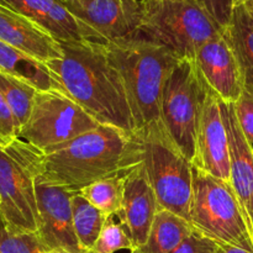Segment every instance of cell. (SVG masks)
Masks as SVG:
<instances>
[{
  "mask_svg": "<svg viewBox=\"0 0 253 253\" xmlns=\"http://www.w3.org/2000/svg\"><path fill=\"white\" fill-rule=\"evenodd\" d=\"M190 224L219 245L253 251V240L231 185L194 166Z\"/></svg>",
  "mask_w": 253,
  "mask_h": 253,
  "instance_id": "6",
  "label": "cell"
},
{
  "mask_svg": "<svg viewBox=\"0 0 253 253\" xmlns=\"http://www.w3.org/2000/svg\"><path fill=\"white\" fill-rule=\"evenodd\" d=\"M71 1L78 2V4H84V2H88L89 0H71Z\"/></svg>",
  "mask_w": 253,
  "mask_h": 253,
  "instance_id": "32",
  "label": "cell"
},
{
  "mask_svg": "<svg viewBox=\"0 0 253 253\" xmlns=\"http://www.w3.org/2000/svg\"><path fill=\"white\" fill-rule=\"evenodd\" d=\"M72 212L74 231L79 245L84 252L89 253L109 217L90 204L81 193L72 194Z\"/></svg>",
  "mask_w": 253,
  "mask_h": 253,
  "instance_id": "21",
  "label": "cell"
},
{
  "mask_svg": "<svg viewBox=\"0 0 253 253\" xmlns=\"http://www.w3.org/2000/svg\"><path fill=\"white\" fill-rule=\"evenodd\" d=\"M30 147L36 175L71 193L105 178L127 174L143 161L140 136L110 125L98 126L44 152Z\"/></svg>",
  "mask_w": 253,
  "mask_h": 253,
  "instance_id": "1",
  "label": "cell"
},
{
  "mask_svg": "<svg viewBox=\"0 0 253 253\" xmlns=\"http://www.w3.org/2000/svg\"><path fill=\"white\" fill-rule=\"evenodd\" d=\"M5 229V225H4V221H2L1 219V215H0V230H4Z\"/></svg>",
  "mask_w": 253,
  "mask_h": 253,
  "instance_id": "33",
  "label": "cell"
},
{
  "mask_svg": "<svg viewBox=\"0 0 253 253\" xmlns=\"http://www.w3.org/2000/svg\"><path fill=\"white\" fill-rule=\"evenodd\" d=\"M17 135H19V128L14 114L10 110L4 96L0 94V143L2 147L17 138Z\"/></svg>",
  "mask_w": 253,
  "mask_h": 253,
  "instance_id": "28",
  "label": "cell"
},
{
  "mask_svg": "<svg viewBox=\"0 0 253 253\" xmlns=\"http://www.w3.org/2000/svg\"><path fill=\"white\" fill-rule=\"evenodd\" d=\"M0 71L27 82L39 91L58 90L66 94L58 77L47 63L0 41Z\"/></svg>",
  "mask_w": 253,
  "mask_h": 253,
  "instance_id": "18",
  "label": "cell"
},
{
  "mask_svg": "<svg viewBox=\"0 0 253 253\" xmlns=\"http://www.w3.org/2000/svg\"><path fill=\"white\" fill-rule=\"evenodd\" d=\"M208 91L209 86L194 59L178 62L163 86L161 121L173 143L190 162Z\"/></svg>",
  "mask_w": 253,
  "mask_h": 253,
  "instance_id": "7",
  "label": "cell"
},
{
  "mask_svg": "<svg viewBox=\"0 0 253 253\" xmlns=\"http://www.w3.org/2000/svg\"><path fill=\"white\" fill-rule=\"evenodd\" d=\"M121 250L133 251V245L120 222L114 221V216L109 217L89 253H116Z\"/></svg>",
  "mask_w": 253,
  "mask_h": 253,
  "instance_id": "24",
  "label": "cell"
},
{
  "mask_svg": "<svg viewBox=\"0 0 253 253\" xmlns=\"http://www.w3.org/2000/svg\"><path fill=\"white\" fill-rule=\"evenodd\" d=\"M37 89L27 82L0 71V94L14 114L19 131L31 115Z\"/></svg>",
  "mask_w": 253,
  "mask_h": 253,
  "instance_id": "22",
  "label": "cell"
},
{
  "mask_svg": "<svg viewBox=\"0 0 253 253\" xmlns=\"http://www.w3.org/2000/svg\"><path fill=\"white\" fill-rule=\"evenodd\" d=\"M192 165L230 184L229 136L220 98L210 88L200 118Z\"/></svg>",
  "mask_w": 253,
  "mask_h": 253,
  "instance_id": "12",
  "label": "cell"
},
{
  "mask_svg": "<svg viewBox=\"0 0 253 253\" xmlns=\"http://www.w3.org/2000/svg\"><path fill=\"white\" fill-rule=\"evenodd\" d=\"M138 36L167 47L178 59H194L203 44L224 32L197 0H141Z\"/></svg>",
  "mask_w": 253,
  "mask_h": 253,
  "instance_id": "4",
  "label": "cell"
},
{
  "mask_svg": "<svg viewBox=\"0 0 253 253\" xmlns=\"http://www.w3.org/2000/svg\"><path fill=\"white\" fill-rule=\"evenodd\" d=\"M39 231L37 235L48 251L58 253H86L79 245L73 226V193L35 177Z\"/></svg>",
  "mask_w": 253,
  "mask_h": 253,
  "instance_id": "10",
  "label": "cell"
},
{
  "mask_svg": "<svg viewBox=\"0 0 253 253\" xmlns=\"http://www.w3.org/2000/svg\"><path fill=\"white\" fill-rule=\"evenodd\" d=\"M42 253H58V252H53V251H46V252H42Z\"/></svg>",
  "mask_w": 253,
  "mask_h": 253,
  "instance_id": "34",
  "label": "cell"
},
{
  "mask_svg": "<svg viewBox=\"0 0 253 253\" xmlns=\"http://www.w3.org/2000/svg\"><path fill=\"white\" fill-rule=\"evenodd\" d=\"M48 250L42 244L37 232L12 234L0 230V253H42Z\"/></svg>",
  "mask_w": 253,
  "mask_h": 253,
  "instance_id": "25",
  "label": "cell"
},
{
  "mask_svg": "<svg viewBox=\"0 0 253 253\" xmlns=\"http://www.w3.org/2000/svg\"><path fill=\"white\" fill-rule=\"evenodd\" d=\"M235 111L242 132L253 146V94L244 90L239 100L235 103Z\"/></svg>",
  "mask_w": 253,
  "mask_h": 253,
  "instance_id": "26",
  "label": "cell"
},
{
  "mask_svg": "<svg viewBox=\"0 0 253 253\" xmlns=\"http://www.w3.org/2000/svg\"><path fill=\"white\" fill-rule=\"evenodd\" d=\"M194 230L188 220L160 209L153 220L147 241L133 253H172Z\"/></svg>",
  "mask_w": 253,
  "mask_h": 253,
  "instance_id": "19",
  "label": "cell"
},
{
  "mask_svg": "<svg viewBox=\"0 0 253 253\" xmlns=\"http://www.w3.org/2000/svg\"><path fill=\"white\" fill-rule=\"evenodd\" d=\"M0 41L44 63L62 57L59 41L2 1H0Z\"/></svg>",
  "mask_w": 253,
  "mask_h": 253,
  "instance_id": "17",
  "label": "cell"
},
{
  "mask_svg": "<svg viewBox=\"0 0 253 253\" xmlns=\"http://www.w3.org/2000/svg\"><path fill=\"white\" fill-rule=\"evenodd\" d=\"M234 5H240L253 20V0H234Z\"/></svg>",
  "mask_w": 253,
  "mask_h": 253,
  "instance_id": "31",
  "label": "cell"
},
{
  "mask_svg": "<svg viewBox=\"0 0 253 253\" xmlns=\"http://www.w3.org/2000/svg\"><path fill=\"white\" fill-rule=\"evenodd\" d=\"M252 240H253V236H252Z\"/></svg>",
  "mask_w": 253,
  "mask_h": 253,
  "instance_id": "36",
  "label": "cell"
},
{
  "mask_svg": "<svg viewBox=\"0 0 253 253\" xmlns=\"http://www.w3.org/2000/svg\"><path fill=\"white\" fill-rule=\"evenodd\" d=\"M219 253H253V251H250V250H246V249H242V247L220 245Z\"/></svg>",
  "mask_w": 253,
  "mask_h": 253,
  "instance_id": "30",
  "label": "cell"
},
{
  "mask_svg": "<svg viewBox=\"0 0 253 253\" xmlns=\"http://www.w3.org/2000/svg\"><path fill=\"white\" fill-rule=\"evenodd\" d=\"M220 109L229 136L230 185L241 207L249 231L253 236V146L240 127L234 103L220 99Z\"/></svg>",
  "mask_w": 253,
  "mask_h": 253,
  "instance_id": "15",
  "label": "cell"
},
{
  "mask_svg": "<svg viewBox=\"0 0 253 253\" xmlns=\"http://www.w3.org/2000/svg\"><path fill=\"white\" fill-rule=\"evenodd\" d=\"M0 146H1V143H0Z\"/></svg>",
  "mask_w": 253,
  "mask_h": 253,
  "instance_id": "35",
  "label": "cell"
},
{
  "mask_svg": "<svg viewBox=\"0 0 253 253\" xmlns=\"http://www.w3.org/2000/svg\"><path fill=\"white\" fill-rule=\"evenodd\" d=\"M130 253H133V252H130Z\"/></svg>",
  "mask_w": 253,
  "mask_h": 253,
  "instance_id": "37",
  "label": "cell"
},
{
  "mask_svg": "<svg viewBox=\"0 0 253 253\" xmlns=\"http://www.w3.org/2000/svg\"><path fill=\"white\" fill-rule=\"evenodd\" d=\"M62 57L47 62L64 91L100 125L136 132L123 78L104 42L59 41Z\"/></svg>",
  "mask_w": 253,
  "mask_h": 253,
  "instance_id": "2",
  "label": "cell"
},
{
  "mask_svg": "<svg viewBox=\"0 0 253 253\" xmlns=\"http://www.w3.org/2000/svg\"><path fill=\"white\" fill-rule=\"evenodd\" d=\"M109 57L119 69L140 133L161 124L163 86L178 57L167 47L142 36L105 42Z\"/></svg>",
  "mask_w": 253,
  "mask_h": 253,
  "instance_id": "3",
  "label": "cell"
},
{
  "mask_svg": "<svg viewBox=\"0 0 253 253\" xmlns=\"http://www.w3.org/2000/svg\"><path fill=\"white\" fill-rule=\"evenodd\" d=\"M219 249L217 242L194 229L172 253H219Z\"/></svg>",
  "mask_w": 253,
  "mask_h": 253,
  "instance_id": "27",
  "label": "cell"
},
{
  "mask_svg": "<svg viewBox=\"0 0 253 253\" xmlns=\"http://www.w3.org/2000/svg\"><path fill=\"white\" fill-rule=\"evenodd\" d=\"M48 31L57 41H98L103 39L77 19L61 0H0ZM105 43V42H104Z\"/></svg>",
  "mask_w": 253,
  "mask_h": 253,
  "instance_id": "16",
  "label": "cell"
},
{
  "mask_svg": "<svg viewBox=\"0 0 253 253\" xmlns=\"http://www.w3.org/2000/svg\"><path fill=\"white\" fill-rule=\"evenodd\" d=\"M143 145V166L160 209L190 222L193 202V165L168 136L163 124L137 133Z\"/></svg>",
  "mask_w": 253,
  "mask_h": 253,
  "instance_id": "5",
  "label": "cell"
},
{
  "mask_svg": "<svg viewBox=\"0 0 253 253\" xmlns=\"http://www.w3.org/2000/svg\"><path fill=\"white\" fill-rule=\"evenodd\" d=\"M203 79L225 103H236L245 90L244 78L225 31L200 47L194 58Z\"/></svg>",
  "mask_w": 253,
  "mask_h": 253,
  "instance_id": "13",
  "label": "cell"
},
{
  "mask_svg": "<svg viewBox=\"0 0 253 253\" xmlns=\"http://www.w3.org/2000/svg\"><path fill=\"white\" fill-rule=\"evenodd\" d=\"M158 210L157 197L151 187L142 161L125 175L123 205L116 215L132 241L133 251L146 244Z\"/></svg>",
  "mask_w": 253,
  "mask_h": 253,
  "instance_id": "14",
  "label": "cell"
},
{
  "mask_svg": "<svg viewBox=\"0 0 253 253\" xmlns=\"http://www.w3.org/2000/svg\"><path fill=\"white\" fill-rule=\"evenodd\" d=\"M98 126L100 124L67 94L58 90L37 91L31 115L17 138L44 152Z\"/></svg>",
  "mask_w": 253,
  "mask_h": 253,
  "instance_id": "9",
  "label": "cell"
},
{
  "mask_svg": "<svg viewBox=\"0 0 253 253\" xmlns=\"http://www.w3.org/2000/svg\"><path fill=\"white\" fill-rule=\"evenodd\" d=\"M31 147L20 138L0 146V215L12 234L39 231Z\"/></svg>",
  "mask_w": 253,
  "mask_h": 253,
  "instance_id": "8",
  "label": "cell"
},
{
  "mask_svg": "<svg viewBox=\"0 0 253 253\" xmlns=\"http://www.w3.org/2000/svg\"><path fill=\"white\" fill-rule=\"evenodd\" d=\"M61 1L104 42L137 36L142 16L141 0H89L84 4L71 0Z\"/></svg>",
  "mask_w": 253,
  "mask_h": 253,
  "instance_id": "11",
  "label": "cell"
},
{
  "mask_svg": "<svg viewBox=\"0 0 253 253\" xmlns=\"http://www.w3.org/2000/svg\"><path fill=\"white\" fill-rule=\"evenodd\" d=\"M210 16L222 27H227L234 11V0H197Z\"/></svg>",
  "mask_w": 253,
  "mask_h": 253,
  "instance_id": "29",
  "label": "cell"
},
{
  "mask_svg": "<svg viewBox=\"0 0 253 253\" xmlns=\"http://www.w3.org/2000/svg\"><path fill=\"white\" fill-rule=\"evenodd\" d=\"M225 35L239 61L245 90L253 94V20L240 5H234L232 17Z\"/></svg>",
  "mask_w": 253,
  "mask_h": 253,
  "instance_id": "20",
  "label": "cell"
},
{
  "mask_svg": "<svg viewBox=\"0 0 253 253\" xmlns=\"http://www.w3.org/2000/svg\"><path fill=\"white\" fill-rule=\"evenodd\" d=\"M125 175L98 180L79 193L108 217L116 216L123 205Z\"/></svg>",
  "mask_w": 253,
  "mask_h": 253,
  "instance_id": "23",
  "label": "cell"
}]
</instances>
